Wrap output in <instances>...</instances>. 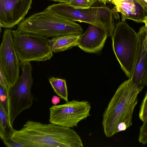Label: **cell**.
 I'll use <instances>...</instances> for the list:
<instances>
[{"label":"cell","mask_w":147,"mask_h":147,"mask_svg":"<svg viewBox=\"0 0 147 147\" xmlns=\"http://www.w3.org/2000/svg\"><path fill=\"white\" fill-rule=\"evenodd\" d=\"M11 138L24 147L84 146L79 136L70 128L30 120L20 129H14Z\"/></svg>","instance_id":"6da1fadb"},{"label":"cell","mask_w":147,"mask_h":147,"mask_svg":"<svg viewBox=\"0 0 147 147\" xmlns=\"http://www.w3.org/2000/svg\"><path fill=\"white\" fill-rule=\"evenodd\" d=\"M143 88L129 79L119 86L103 114L102 125L106 137H111L131 126L138 96Z\"/></svg>","instance_id":"7a4b0ae2"},{"label":"cell","mask_w":147,"mask_h":147,"mask_svg":"<svg viewBox=\"0 0 147 147\" xmlns=\"http://www.w3.org/2000/svg\"><path fill=\"white\" fill-rule=\"evenodd\" d=\"M45 9L71 21L97 26L105 31L108 37L112 36L116 24L115 21L119 20L120 18L115 7L112 9L105 6L80 8L69 3H59L49 6Z\"/></svg>","instance_id":"3957f363"},{"label":"cell","mask_w":147,"mask_h":147,"mask_svg":"<svg viewBox=\"0 0 147 147\" xmlns=\"http://www.w3.org/2000/svg\"><path fill=\"white\" fill-rule=\"evenodd\" d=\"M17 30L49 38L58 36L81 35L82 27L45 9L29 16L17 25Z\"/></svg>","instance_id":"277c9868"},{"label":"cell","mask_w":147,"mask_h":147,"mask_svg":"<svg viewBox=\"0 0 147 147\" xmlns=\"http://www.w3.org/2000/svg\"><path fill=\"white\" fill-rule=\"evenodd\" d=\"M22 74L15 84L5 91L6 96V114L13 127L17 116L24 110L30 108L33 97L31 90L33 83V68L30 62L20 63Z\"/></svg>","instance_id":"5b68a950"},{"label":"cell","mask_w":147,"mask_h":147,"mask_svg":"<svg viewBox=\"0 0 147 147\" xmlns=\"http://www.w3.org/2000/svg\"><path fill=\"white\" fill-rule=\"evenodd\" d=\"M112 47L121 68L129 79L134 70L138 41L137 33L125 21L116 24L112 35Z\"/></svg>","instance_id":"8992f818"},{"label":"cell","mask_w":147,"mask_h":147,"mask_svg":"<svg viewBox=\"0 0 147 147\" xmlns=\"http://www.w3.org/2000/svg\"><path fill=\"white\" fill-rule=\"evenodd\" d=\"M13 44L20 63L44 61L53 56L49 39L40 35L12 30Z\"/></svg>","instance_id":"52a82bcc"},{"label":"cell","mask_w":147,"mask_h":147,"mask_svg":"<svg viewBox=\"0 0 147 147\" xmlns=\"http://www.w3.org/2000/svg\"><path fill=\"white\" fill-rule=\"evenodd\" d=\"M90 103L73 100L49 108L50 123L69 128L77 127L81 121L90 115Z\"/></svg>","instance_id":"ba28073f"},{"label":"cell","mask_w":147,"mask_h":147,"mask_svg":"<svg viewBox=\"0 0 147 147\" xmlns=\"http://www.w3.org/2000/svg\"><path fill=\"white\" fill-rule=\"evenodd\" d=\"M0 64L6 75L9 88L14 86L20 78V62L13 44L12 30L6 28L0 46Z\"/></svg>","instance_id":"9c48e42d"},{"label":"cell","mask_w":147,"mask_h":147,"mask_svg":"<svg viewBox=\"0 0 147 147\" xmlns=\"http://www.w3.org/2000/svg\"><path fill=\"white\" fill-rule=\"evenodd\" d=\"M32 0H0V26L11 28L22 20L30 9Z\"/></svg>","instance_id":"30bf717a"},{"label":"cell","mask_w":147,"mask_h":147,"mask_svg":"<svg viewBox=\"0 0 147 147\" xmlns=\"http://www.w3.org/2000/svg\"><path fill=\"white\" fill-rule=\"evenodd\" d=\"M138 44L134 73L131 79L138 86H147V31L145 26L138 33Z\"/></svg>","instance_id":"8fae6325"},{"label":"cell","mask_w":147,"mask_h":147,"mask_svg":"<svg viewBox=\"0 0 147 147\" xmlns=\"http://www.w3.org/2000/svg\"><path fill=\"white\" fill-rule=\"evenodd\" d=\"M108 37L104 30L89 24L85 32L81 35L77 46L86 52L97 53L101 50Z\"/></svg>","instance_id":"7c38bea8"},{"label":"cell","mask_w":147,"mask_h":147,"mask_svg":"<svg viewBox=\"0 0 147 147\" xmlns=\"http://www.w3.org/2000/svg\"><path fill=\"white\" fill-rule=\"evenodd\" d=\"M113 4L121 13L122 21L129 19L143 23L147 18V9L139 0H114Z\"/></svg>","instance_id":"4fadbf2b"},{"label":"cell","mask_w":147,"mask_h":147,"mask_svg":"<svg viewBox=\"0 0 147 147\" xmlns=\"http://www.w3.org/2000/svg\"><path fill=\"white\" fill-rule=\"evenodd\" d=\"M81 35H61L52 37L49 39L52 51L53 53H56L77 46Z\"/></svg>","instance_id":"5bb4252c"},{"label":"cell","mask_w":147,"mask_h":147,"mask_svg":"<svg viewBox=\"0 0 147 147\" xmlns=\"http://www.w3.org/2000/svg\"><path fill=\"white\" fill-rule=\"evenodd\" d=\"M14 129L10 125L7 116L0 107V137L3 142L11 138Z\"/></svg>","instance_id":"9a60e30c"},{"label":"cell","mask_w":147,"mask_h":147,"mask_svg":"<svg viewBox=\"0 0 147 147\" xmlns=\"http://www.w3.org/2000/svg\"><path fill=\"white\" fill-rule=\"evenodd\" d=\"M49 81L54 91L60 98L66 102H68V91L65 80L52 77L49 78Z\"/></svg>","instance_id":"2e32d148"},{"label":"cell","mask_w":147,"mask_h":147,"mask_svg":"<svg viewBox=\"0 0 147 147\" xmlns=\"http://www.w3.org/2000/svg\"><path fill=\"white\" fill-rule=\"evenodd\" d=\"M143 122L140 128L138 140L140 143L145 145L147 144V118Z\"/></svg>","instance_id":"e0dca14e"},{"label":"cell","mask_w":147,"mask_h":147,"mask_svg":"<svg viewBox=\"0 0 147 147\" xmlns=\"http://www.w3.org/2000/svg\"><path fill=\"white\" fill-rule=\"evenodd\" d=\"M139 116L142 122L147 118V91L141 103Z\"/></svg>","instance_id":"ac0fdd59"},{"label":"cell","mask_w":147,"mask_h":147,"mask_svg":"<svg viewBox=\"0 0 147 147\" xmlns=\"http://www.w3.org/2000/svg\"><path fill=\"white\" fill-rule=\"evenodd\" d=\"M69 3L77 8H86L91 7L89 3L86 0H71Z\"/></svg>","instance_id":"d6986e66"},{"label":"cell","mask_w":147,"mask_h":147,"mask_svg":"<svg viewBox=\"0 0 147 147\" xmlns=\"http://www.w3.org/2000/svg\"><path fill=\"white\" fill-rule=\"evenodd\" d=\"M0 86L5 91L9 88V84L6 75L1 65L0 64Z\"/></svg>","instance_id":"ffe728a7"},{"label":"cell","mask_w":147,"mask_h":147,"mask_svg":"<svg viewBox=\"0 0 147 147\" xmlns=\"http://www.w3.org/2000/svg\"><path fill=\"white\" fill-rule=\"evenodd\" d=\"M0 107L3 109L6 114V96L5 91L1 86H0Z\"/></svg>","instance_id":"44dd1931"},{"label":"cell","mask_w":147,"mask_h":147,"mask_svg":"<svg viewBox=\"0 0 147 147\" xmlns=\"http://www.w3.org/2000/svg\"><path fill=\"white\" fill-rule=\"evenodd\" d=\"M4 145L8 147H24L22 145L10 138L6 141L3 142Z\"/></svg>","instance_id":"7402d4cb"},{"label":"cell","mask_w":147,"mask_h":147,"mask_svg":"<svg viewBox=\"0 0 147 147\" xmlns=\"http://www.w3.org/2000/svg\"><path fill=\"white\" fill-rule=\"evenodd\" d=\"M60 102V98L56 95L53 96L51 99V102L54 105H56Z\"/></svg>","instance_id":"603a6c76"},{"label":"cell","mask_w":147,"mask_h":147,"mask_svg":"<svg viewBox=\"0 0 147 147\" xmlns=\"http://www.w3.org/2000/svg\"><path fill=\"white\" fill-rule=\"evenodd\" d=\"M49 1H53L55 2H58L59 3H70L71 0H48Z\"/></svg>","instance_id":"cb8c5ba5"},{"label":"cell","mask_w":147,"mask_h":147,"mask_svg":"<svg viewBox=\"0 0 147 147\" xmlns=\"http://www.w3.org/2000/svg\"><path fill=\"white\" fill-rule=\"evenodd\" d=\"M98 1L104 5H106L107 3H111L113 4L112 0H99Z\"/></svg>","instance_id":"d4e9b609"},{"label":"cell","mask_w":147,"mask_h":147,"mask_svg":"<svg viewBox=\"0 0 147 147\" xmlns=\"http://www.w3.org/2000/svg\"><path fill=\"white\" fill-rule=\"evenodd\" d=\"M142 4L147 9V0H139Z\"/></svg>","instance_id":"484cf974"},{"label":"cell","mask_w":147,"mask_h":147,"mask_svg":"<svg viewBox=\"0 0 147 147\" xmlns=\"http://www.w3.org/2000/svg\"><path fill=\"white\" fill-rule=\"evenodd\" d=\"M90 3L91 6H92L94 3L99 0H86Z\"/></svg>","instance_id":"4316f807"},{"label":"cell","mask_w":147,"mask_h":147,"mask_svg":"<svg viewBox=\"0 0 147 147\" xmlns=\"http://www.w3.org/2000/svg\"><path fill=\"white\" fill-rule=\"evenodd\" d=\"M143 23L145 24V27L147 31V18L144 21Z\"/></svg>","instance_id":"83f0119b"},{"label":"cell","mask_w":147,"mask_h":147,"mask_svg":"<svg viewBox=\"0 0 147 147\" xmlns=\"http://www.w3.org/2000/svg\"><path fill=\"white\" fill-rule=\"evenodd\" d=\"M112 1H113H113H114V0H112Z\"/></svg>","instance_id":"f1b7e54d"}]
</instances>
